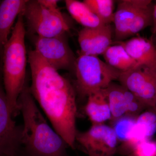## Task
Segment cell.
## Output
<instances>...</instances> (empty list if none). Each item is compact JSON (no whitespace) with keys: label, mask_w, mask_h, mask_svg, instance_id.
Masks as SVG:
<instances>
[{"label":"cell","mask_w":156,"mask_h":156,"mask_svg":"<svg viewBox=\"0 0 156 156\" xmlns=\"http://www.w3.org/2000/svg\"><path fill=\"white\" fill-rule=\"evenodd\" d=\"M31 83L30 92L52 127L69 147L76 148L77 105L75 89L69 81L46 62L35 50L28 53Z\"/></svg>","instance_id":"6da1fadb"},{"label":"cell","mask_w":156,"mask_h":156,"mask_svg":"<svg viewBox=\"0 0 156 156\" xmlns=\"http://www.w3.org/2000/svg\"><path fill=\"white\" fill-rule=\"evenodd\" d=\"M23 119L21 150L26 156H68L69 147L48 121L26 85L18 101Z\"/></svg>","instance_id":"7a4b0ae2"},{"label":"cell","mask_w":156,"mask_h":156,"mask_svg":"<svg viewBox=\"0 0 156 156\" xmlns=\"http://www.w3.org/2000/svg\"><path fill=\"white\" fill-rule=\"evenodd\" d=\"M25 34L24 19L21 13L4 46L2 59L4 89L13 117L20 112L18 98L27 84Z\"/></svg>","instance_id":"3957f363"},{"label":"cell","mask_w":156,"mask_h":156,"mask_svg":"<svg viewBox=\"0 0 156 156\" xmlns=\"http://www.w3.org/2000/svg\"><path fill=\"white\" fill-rule=\"evenodd\" d=\"M74 73L77 92L81 97L87 98L118 80L121 72L97 56L80 54L76 58Z\"/></svg>","instance_id":"277c9868"},{"label":"cell","mask_w":156,"mask_h":156,"mask_svg":"<svg viewBox=\"0 0 156 156\" xmlns=\"http://www.w3.org/2000/svg\"><path fill=\"white\" fill-rule=\"evenodd\" d=\"M30 33L43 37L67 33L70 26L59 9L46 8L38 0L28 1L22 13Z\"/></svg>","instance_id":"5b68a950"},{"label":"cell","mask_w":156,"mask_h":156,"mask_svg":"<svg viewBox=\"0 0 156 156\" xmlns=\"http://www.w3.org/2000/svg\"><path fill=\"white\" fill-rule=\"evenodd\" d=\"M118 80L147 108L156 113V71L137 65L121 72Z\"/></svg>","instance_id":"8992f818"},{"label":"cell","mask_w":156,"mask_h":156,"mask_svg":"<svg viewBox=\"0 0 156 156\" xmlns=\"http://www.w3.org/2000/svg\"><path fill=\"white\" fill-rule=\"evenodd\" d=\"M34 41L35 50L54 69L74 72L77 58L70 48L66 34L52 37L34 35Z\"/></svg>","instance_id":"52a82bcc"},{"label":"cell","mask_w":156,"mask_h":156,"mask_svg":"<svg viewBox=\"0 0 156 156\" xmlns=\"http://www.w3.org/2000/svg\"><path fill=\"white\" fill-rule=\"evenodd\" d=\"M76 142L88 156H114L119 141L112 127L104 124L92 125L84 132L77 131Z\"/></svg>","instance_id":"ba28073f"},{"label":"cell","mask_w":156,"mask_h":156,"mask_svg":"<svg viewBox=\"0 0 156 156\" xmlns=\"http://www.w3.org/2000/svg\"><path fill=\"white\" fill-rule=\"evenodd\" d=\"M13 118L0 80V156H17L21 151L22 126Z\"/></svg>","instance_id":"9c48e42d"},{"label":"cell","mask_w":156,"mask_h":156,"mask_svg":"<svg viewBox=\"0 0 156 156\" xmlns=\"http://www.w3.org/2000/svg\"><path fill=\"white\" fill-rule=\"evenodd\" d=\"M153 3L151 0H120L118 2L115 12V40L122 41L127 39V33L131 23L143 9Z\"/></svg>","instance_id":"30bf717a"},{"label":"cell","mask_w":156,"mask_h":156,"mask_svg":"<svg viewBox=\"0 0 156 156\" xmlns=\"http://www.w3.org/2000/svg\"><path fill=\"white\" fill-rule=\"evenodd\" d=\"M116 42L123 45L137 65L145 66L156 71V46L152 37L137 36Z\"/></svg>","instance_id":"8fae6325"},{"label":"cell","mask_w":156,"mask_h":156,"mask_svg":"<svg viewBox=\"0 0 156 156\" xmlns=\"http://www.w3.org/2000/svg\"><path fill=\"white\" fill-rule=\"evenodd\" d=\"M28 0H4L0 5V60L16 18L23 13Z\"/></svg>","instance_id":"7c38bea8"},{"label":"cell","mask_w":156,"mask_h":156,"mask_svg":"<svg viewBox=\"0 0 156 156\" xmlns=\"http://www.w3.org/2000/svg\"><path fill=\"white\" fill-rule=\"evenodd\" d=\"M84 111L92 125L104 124L111 121V112L104 89L87 97Z\"/></svg>","instance_id":"4fadbf2b"},{"label":"cell","mask_w":156,"mask_h":156,"mask_svg":"<svg viewBox=\"0 0 156 156\" xmlns=\"http://www.w3.org/2000/svg\"><path fill=\"white\" fill-rule=\"evenodd\" d=\"M104 91L111 112L112 122L126 115L131 92L121 84L113 82Z\"/></svg>","instance_id":"5bb4252c"},{"label":"cell","mask_w":156,"mask_h":156,"mask_svg":"<svg viewBox=\"0 0 156 156\" xmlns=\"http://www.w3.org/2000/svg\"><path fill=\"white\" fill-rule=\"evenodd\" d=\"M65 2L72 17L83 27L95 28L105 24L83 2L66 0Z\"/></svg>","instance_id":"9a60e30c"},{"label":"cell","mask_w":156,"mask_h":156,"mask_svg":"<svg viewBox=\"0 0 156 156\" xmlns=\"http://www.w3.org/2000/svg\"><path fill=\"white\" fill-rule=\"evenodd\" d=\"M116 43L117 44L110 46L102 55L107 64L121 72L128 70L137 65L123 45Z\"/></svg>","instance_id":"2e32d148"},{"label":"cell","mask_w":156,"mask_h":156,"mask_svg":"<svg viewBox=\"0 0 156 156\" xmlns=\"http://www.w3.org/2000/svg\"><path fill=\"white\" fill-rule=\"evenodd\" d=\"M113 31L111 24L104 25L94 28L92 50L90 55H103L112 44Z\"/></svg>","instance_id":"e0dca14e"},{"label":"cell","mask_w":156,"mask_h":156,"mask_svg":"<svg viewBox=\"0 0 156 156\" xmlns=\"http://www.w3.org/2000/svg\"><path fill=\"white\" fill-rule=\"evenodd\" d=\"M83 2L104 24H111L113 22L114 1L84 0Z\"/></svg>","instance_id":"ac0fdd59"},{"label":"cell","mask_w":156,"mask_h":156,"mask_svg":"<svg viewBox=\"0 0 156 156\" xmlns=\"http://www.w3.org/2000/svg\"><path fill=\"white\" fill-rule=\"evenodd\" d=\"M154 5L153 3H152L137 14L128 29L127 38L134 36L148 27L152 26Z\"/></svg>","instance_id":"d6986e66"},{"label":"cell","mask_w":156,"mask_h":156,"mask_svg":"<svg viewBox=\"0 0 156 156\" xmlns=\"http://www.w3.org/2000/svg\"><path fill=\"white\" fill-rule=\"evenodd\" d=\"M136 118L130 116H124L113 122V129L119 142L122 144L127 142L132 129L136 124Z\"/></svg>","instance_id":"ffe728a7"},{"label":"cell","mask_w":156,"mask_h":156,"mask_svg":"<svg viewBox=\"0 0 156 156\" xmlns=\"http://www.w3.org/2000/svg\"><path fill=\"white\" fill-rule=\"evenodd\" d=\"M136 124L145 133L147 139H151L156 132V113L154 111L141 113L136 117Z\"/></svg>","instance_id":"44dd1931"},{"label":"cell","mask_w":156,"mask_h":156,"mask_svg":"<svg viewBox=\"0 0 156 156\" xmlns=\"http://www.w3.org/2000/svg\"><path fill=\"white\" fill-rule=\"evenodd\" d=\"M94 28L82 29L78 35V41L80 48V54L90 55L92 50Z\"/></svg>","instance_id":"7402d4cb"},{"label":"cell","mask_w":156,"mask_h":156,"mask_svg":"<svg viewBox=\"0 0 156 156\" xmlns=\"http://www.w3.org/2000/svg\"><path fill=\"white\" fill-rule=\"evenodd\" d=\"M131 156H156V141L151 139L141 141L134 148Z\"/></svg>","instance_id":"603a6c76"},{"label":"cell","mask_w":156,"mask_h":156,"mask_svg":"<svg viewBox=\"0 0 156 156\" xmlns=\"http://www.w3.org/2000/svg\"><path fill=\"white\" fill-rule=\"evenodd\" d=\"M38 2L42 5L48 9H59L58 6V1H56V0H38Z\"/></svg>","instance_id":"cb8c5ba5"},{"label":"cell","mask_w":156,"mask_h":156,"mask_svg":"<svg viewBox=\"0 0 156 156\" xmlns=\"http://www.w3.org/2000/svg\"><path fill=\"white\" fill-rule=\"evenodd\" d=\"M152 36L156 34V4L154 5L152 13V25L151 27Z\"/></svg>","instance_id":"d4e9b609"},{"label":"cell","mask_w":156,"mask_h":156,"mask_svg":"<svg viewBox=\"0 0 156 156\" xmlns=\"http://www.w3.org/2000/svg\"><path fill=\"white\" fill-rule=\"evenodd\" d=\"M151 37L153 38L154 43L155 45L156 46V35L154 36H151Z\"/></svg>","instance_id":"484cf974"},{"label":"cell","mask_w":156,"mask_h":156,"mask_svg":"<svg viewBox=\"0 0 156 156\" xmlns=\"http://www.w3.org/2000/svg\"><path fill=\"white\" fill-rule=\"evenodd\" d=\"M1 2H2V1H0V5H1Z\"/></svg>","instance_id":"4316f807"},{"label":"cell","mask_w":156,"mask_h":156,"mask_svg":"<svg viewBox=\"0 0 156 156\" xmlns=\"http://www.w3.org/2000/svg\"><path fill=\"white\" fill-rule=\"evenodd\" d=\"M0 62H1V60H0Z\"/></svg>","instance_id":"83f0119b"}]
</instances>
